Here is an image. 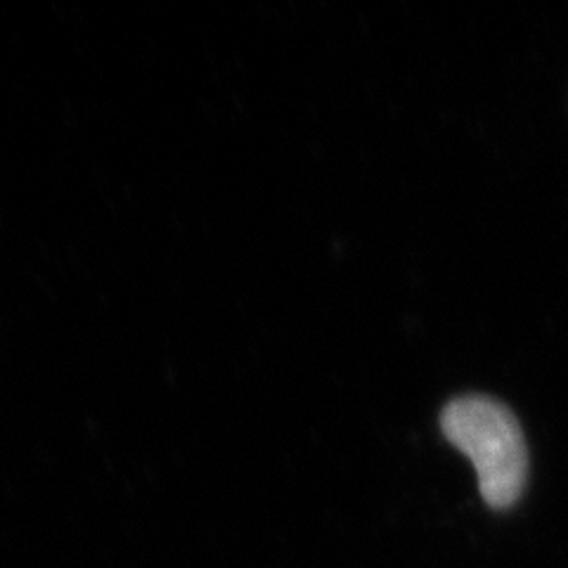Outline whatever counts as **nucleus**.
Wrapping results in <instances>:
<instances>
[{"instance_id": "f257e3e1", "label": "nucleus", "mask_w": 568, "mask_h": 568, "mask_svg": "<svg viewBox=\"0 0 568 568\" xmlns=\"http://www.w3.org/2000/svg\"><path fill=\"white\" fill-rule=\"evenodd\" d=\"M440 429L469 457L490 509L519 503L528 481V448L517 417L503 403L486 396L457 398L440 413Z\"/></svg>"}]
</instances>
